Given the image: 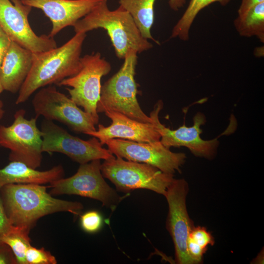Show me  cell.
Returning <instances> with one entry per match:
<instances>
[{"instance_id": "obj_17", "label": "cell", "mask_w": 264, "mask_h": 264, "mask_svg": "<svg viewBox=\"0 0 264 264\" xmlns=\"http://www.w3.org/2000/svg\"><path fill=\"white\" fill-rule=\"evenodd\" d=\"M33 52L12 41L0 70V85L3 90L19 92L28 75Z\"/></svg>"}, {"instance_id": "obj_26", "label": "cell", "mask_w": 264, "mask_h": 264, "mask_svg": "<svg viewBox=\"0 0 264 264\" xmlns=\"http://www.w3.org/2000/svg\"><path fill=\"white\" fill-rule=\"evenodd\" d=\"M187 248L188 254L194 264L201 262L203 255L207 250L201 247L189 238L187 241Z\"/></svg>"}, {"instance_id": "obj_20", "label": "cell", "mask_w": 264, "mask_h": 264, "mask_svg": "<svg viewBox=\"0 0 264 264\" xmlns=\"http://www.w3.org/2000/svg\"><path fill=\"white\" fill-rule=\"evenodd\" d=\"M234 25L241 36H255L264 43V2L254 6L243 14L238 15L234 21Z\"/></svg>"}, {"instance_id": "obj_6", "label": "cell", "mask_w": 264, "mask_h": 264, "mask_svg": "<svg viewBox=\"0 0 264 264\" xmlns=\"http://www.w3.org/2000/svg\"><path fill=\"white\" fill-rule=\"evenodd\" d=\"M81 61L80 71L64 79L58 85L71 88H66L71 99L78 106L82 107L96 125L99 122L97 105L100 97L101 80L109 73L111 67L98 52L81 57Z\"/></svg>"}, {"instance_id": "obj_16", "label": "cell", "mask_w": 264, "mask_h": 264, "mask_svg": "<svg viewBox=\"0 0 264 264\" xmlns=\"http://www.w3.org/2000/svg\"><path fill=\"white\" fill-rule=\"evenodd\" d=\"M105 115L111 120L108 127L99 124L98 130L87 134L97 138L102 144L106 140L119 138L138 142L159 141L160 135L152 123H143L118 112L107 110Z\"/></svg>"}, {"instance_id": "obj_11", "label": "cell", "mask_w": 264, "mask_h": 264, "mask_svg": "<svg viewBox=\"0 0 264 264\" xmlns=\"http://www.w3.org/2000/svg\"><path fill=\"white\" fill-rule=\"evenodd\" d=\"M104 144L116 156L149 164L172 175L180 171L186 158L185 154L172 152L160 140L147 143L113 138L105 140Z\"/></svg>"}, {"instance_id": "obj_30", "label": "cell", "mask_w": 264, "mask_h": 264, "mask_svg": "<svg viewBox=\"0 0 264 264\" xmlns=\"http://www.w3.org/2000/svg\"><path fill=\"white\" fill-rule=\"evenodd\" d=\"M264 2V0H242L238 10V15L243 14L254 6Z\"/></svg>"}, {"instance_id": "obj_33", "label": "cell", "mask_w": 264, "mask_h": 264, "mask_svg": "<svg viewBox=\"0 0 264 264\" xmlns=\"http://www.w3.org/2000/svg\"><path fill=\"white\" fill-rule=\"evenodd\" d=\"M3 91V90L1 86L0 85V94Z\"/></svg>"}, {"instance_id": "obj_27", "label": "cell", "mask_w": 264, "mask_h": 264, "mask_svg": "<svg viewBox=\"0 0 264 264\" xmlns=\"http://www.w3.org/2000/svg\"><path fill=\"white\" fill-rule=\"evenodd\" d=\"M12 225L6 216L0 196V245L4 243L2 238Z\"/></svg>"}, {"instance_id": "obj_10", "label": "cell", "mask_w": 264, "mask_h": 264, "mask_svg": "<svg viewBox=\"0 0 264 264\" xmlns=\"http://www.w3.org/2000/svg\"><path fill=\"white\" fill-rule=\"evenodd\" d=\"M43 152L64 154L80 164L96 159L107 160L114 156L96 137L84 140L70 134L53 121L44 119L42 123Z\"/></svg>"}, {"instance_id": "obj_25", "label": "cell", "mask_w": 264, "mask_h": 264, "mask_svg": "<svg viewBox=\"0 0 264 264\" xmlns=\"http://www.w3.org/2000/svg\"><path fill=\"white\" fill-rule=\"evenodd\" d=\"M188 238L206 249H207L208 245H213L215 243L214 238L211 234L205 227L200 226H194Z\"/></svg>"}, {"instance_id": "obj_14", "label": "cell", "mask_w": 264, "mask_h": 264, "mask_svg": "<svg viewBox=\"0 0 264 264\" xmlns=\"http://www.w3.org/2000/svg\"><path fill=\"white\" fill-rule=\"evenodd\" d=\"M163 103L159 101L150 113V117L155 129L160 135V141L166 147L187 148L196 156L211 157L215 154L219 142L217 139L205 140L200 137L201 125L205 122V117L197 113L193 118V125L186 127L185 124L176 130H171L162 124L159 119V114L162 109Z\"/></svg>"}, {"instance_id": "obj_24", "label": "cell", "mask_w": 264, "mask_h": 264, "mask_svg": "<svg viewBox=\"0 0 264 264\" xmlns=\"http://www.w3.org/2000/svg\"><path fill=\"white\" fill-rule=\"evenodd\" d=\"M102 224V217L97 211H88L80 216L81 227L87 233L97 232L101 229Z\"/></svg>"}, {"instance_id": "obj_2", "label": "cell", "mask_w": 264, "mask_h": 264, "mask_svg": "<svg viewBox=\"0 0 264 264\" xmlns=\"http://www.w3.org/2000/svg\"><path fill=\"white\" fill-rule=\"evenodd\" d=\"M86 33H75L60 47L33 53L30 71L21 87L16 104L26 102L36 91L43 87L58 85L81 69V53Z\"/></svg>"}, {"instance_id": "obj_7", "label": "cell", "mask_w": 264, "mask_h": 264, "mask_svg": "<svg viewBox=\"0 0 264 264\" xmlns=\"http://www.w3.org/2000/svg\"><path fill=\"white\" fill-rule=\"evenodd\" d=\"M100 160L80 164L77 172L67 178H61L50 183L51 195H74L100 201L113 211L124 197L105 181L101 170Z\"/></svg>"}, {"instance_id": "obj_21", "label": "cell", "mask_w": 264, "mask_h": 264, "mask_svg": "<svg viewBox=\"0 0 264 264\" xmlns=\"http://www.w3.org/2000/svg\"><path fill=\"white\" fill-rule=\"evenodd\" d=\"M231 0H190L189 4L181 18L173 28L171 38H178L183 41L189 38L190 28L198 13L210 4L218 2L221 6H226Z\"/></svg>"}, {"instance_id": "obj_4", "label": "cell", "mask_w": 264, "mask_h": 264, "mask_svg": "<svg viewBox=\"0 0 264 264\" xmlns=\"http://www.w3.org/2000/svg\"><path fill=\"white\" fill-rule=\"evenodd\" d=\"M119 70L101 86L97 105L98 113L111 110L121 113L143 123H152L150 116L142 110L138 102L137 84L134 76L137 53L130 50Z\"/></svg>"}, {"instance_id": "obj_1", "label": "cell", "mask_w": 264, "mask_h": 264, "mask_svg": "<svg viewBox=\"0 0 264 264\" xmlns=\"http://www.w3.org/2000/svg\"><path fill=\"white\" fill-rule=\"evenodd\" d=\"M47 186L36 183H14L4 186L0 196L7 217L13 225L30 230L42 217L60 212L80 215L84 208L77 201L54 198Z\"/></svg>"}, {"instance_id": "obj_29", "label": "cell", "mask_w": 264, "mask_h": 264, "mask_svg": "<svg viewBox=\"0 0 264 264\" xmlns=\"http://www.w3.org/2000/svg\"><path fill=\"white\" fill-rule=\"evenodd\" d=\"M12 41L0 27V70L3 60L6 55Z\"/></svg>"}, {"instance_id": "obj_19", "label": "cell", "mask_w": 264, "mask_h": 264, "mask_svg": "<svg viewBox=\"0 0 264 264\" xmlns=\"http://www.w3.org/2000/svg\"><path fill=\"white\" fill-rule=\"evenodd\" d=\"M156 0H119V6L132 17L143 37L159 44L151 32L154 22V4Z\"/></svg>"}, {"instance_id": "obj_28", "label": "cell", "mask_w": 264, "mask_h": 264, "mask_svg": "<svg viewBox=\"0 0 264 264\" xmlns=\"http://www.w3.org/2000/svg\"><path fill=\"white\" fill-rule=\"evenodd\" d=\"M0 264H17L12 250L5 243L0 245Z\"/></svg>"}, {"instance_id": "obj_5", "label": "cell", "mask_w": 264, "mask_h": 264, "mask_svg": "<svg viewBox=\"0 0 264 264\" xmlns=\"http://www.w3.org/2000/svg\"><path fill=\"white\" fill-rule=\"evenodd\" d=\"M101 170L103 176L110 180L118 191L124 193L144 189L164 196L175 179L174 175L154 166L119 156L105 160Z\"/></svg>"}, {"instance_id": "obj_31", "label": "cell", "mask_w": 264, "mask_h": 264, "mask_svg": "<svg viewBox=\"0 0 264 264\" xmlns=\"http://www.w3.org/2000/svg\"><path fill=\"white\" fill-rule=\"evenodd\" d=\"M186 0H169L168 3L170 8L177 11L182 8L186 4Z\"/></svg>"}, {"instance_id": "obj_22", "label": "cell", "mask_w": 264, "mask_h": 264, "mask_svg": "<svg viewBox=\"0 0 264 264\" xmlns=\"http://www.w3.org/2000/svg\"><path fill=\"white\" fill-rule=\"evenodd\" d=\"M30 231L22 227L12 225L2 238L3 243L12 250L17 264H27L25 255L27 249L31 245Z\"/></svg>"}, {"instance_id": "obj_9", "label": "cell", "mask_w": 264, "mask_h": 264, "mask_svg": "<svg viewBox=\"0 0 264 264\" xmlns=\"http://www.w3.org/2000/svg\"><path fill=\"white\" fill-rule=\"evenodd\" d=\"M32 104L37 117L41 115L46 120L58 121L77 133L87 134L96 130L91 116L54 86L38 89Z\"/></svg>"}, {"instance_id": "obj_23", "label": "cell", "mask_w": 264, "mask_h": 264, "mask_svg": "<svg viewBox=\"0 0 264 264\" xmlns=\"http://www.w3.org/2000/svg\"><path fill=\"white\" fill-rule=\"evenodd\" d=\"M27 264H56V258L44 248H37L30 246L25 252Z\"/></svg>"}, {"instance_id": "obj_13", "label": "cell", "mask_w": 264, "mask_h": 264, "mask_svg": "<svg viewBox=\"0 0 264 264\" xmlns=\"http://www.w3.org/2000/svg\"><path fill=\"white\" fill-rule=\"evenodd\" d=\"M188 189L184 179H174L164 196L168 205L166 228L174 243L175 261L178 264H194L187 248L188 239L194 226L186 207Z\"/></svg>"}, {"instance_id": "obj_8", "label": "cell", "mask_w": 264, "mask_h": 264, "mask_svg": "<svg viewBox=\"0 0 264 264\" xmlns=\"http://www.w3.org/2000/svg\"><path fill=\"white\" fill-rule=\"evenodd\" d=\"M25 115V110L20 109L11 125L0 126V146L10 151V161H19L37 169L43 159L42 132L37 126L38 117L27 119Z\"/></svg>"}, {"instance_id": "obj_32", "label": "cell", "mask_w": 264, "mask_h": 264, "mask_svg": "<svg viewBox=\"0 0 264 264\" xmlns=\"http://www.w3.org/2000/svg\"><path fill=\"white\" fill-rule=\"evenodd\" d=\"M4 114L3 103L2 101L0 100V120L3 117Z\"/></svg>"}, {"instance_id": "obj_15", "label": "cell", "mask_w": 264, "mask_h": 264, "mask_svg": "<svg viewBox=\"0 0 264 264\" xmlns=\"http://www.w3.org/2000/svg\"><path fill=\"white\" fill-rule=\"evenodd\" d=\"M22 3L41 9L52 23L48 35L53 37L66 27L89 13L102 0H21Z\"/></svg>"}, {"instance_id": "obj_18", "label": "cell", "mask_w": 264, "mask_h": 264, "mask_svg": "<svg viewBox=\"0 0 264 264\" xmlns=\"http://www.w3.org/2000/svg\"><path fill=\"white\" fill-rule=\"evenodd\" d=\"M64 175L61 165L41 171L19 161H10L0 169V189L5 185L14 183L49 184L64 177Z\"/></svg>"}, {"instance_id": "obj_12", "label": "cell", "mask_w": 264, "mask_h": 264, "mask_svg": "<svg viewBox=\"0 0 264 264\" xmlns=\"http://www.w3.org/2000/svg\"><path fill=\"white\" fill-rule=\"evenodd\" d=\"M32 8L21 0H0V27L11 41L33 53L57 47L53 37L33 31L28 20Z\"/></svg>"}, {"instance_id": "obj_3", "label": "cell", "mask_w": 264, "mask_h": 264, "mask_svg": "<svg viewBox=\"0 0 264 264\" xmlns=\"http://www.w3.org/2000/svg\"><path fill=\"white\" fill-rule=\"evenodd\" d=\"M75 33L97 29L105 30L117 58L123 59L130 50L141 53L153 47L142 35L131 15L119 6L110 10L107 0H102L87 15L73 26Z\"/></svg>"}]
</instances>
